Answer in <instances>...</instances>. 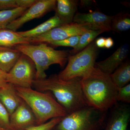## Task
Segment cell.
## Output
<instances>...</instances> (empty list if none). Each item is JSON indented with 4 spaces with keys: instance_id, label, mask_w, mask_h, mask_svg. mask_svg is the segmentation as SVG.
<instances>
[{
    "instance_id": "7a4b0ae2",
    "label": "cell",
    "mask_w": 130,
    "mask_h": 130,
    "mask_svg": "<svg viewBox=\"0 0 130 130\" xmlns=\"http://www.w3.org/2000/svg\"><path fill=\"white\" fill-rule=\"evenodd\" d=\"M81 84L87 105L104 111H108L116 104L118 88L110 75L94 67L82 78Z\"/></svg>"
},
{
    "instance_id": "d6a6232c",
    "label": "cell",
    "mask_w": 130,
    "mask_h": 130,
    "mask_svg": "<svg viewBox=\"0 0 130 130\" xmlns=\"http://www.w3.org/2000/svg\"><path fill=\"white\" fill-rule=\"evenodd\" d=\"M0 130H8L6 129H5V128H2V127L0 126Z\"/></svg>"
},
{
    "instance_id": "8fae6325",
    "label": "cell",
    "mask_w": 130,
    "mask_h": 130,
    "mask_svg": "<svg viewBox=\"0 0 130 130\" xmlns=\"http://www.w3.org/2000/svg\"><path fill=\"white\" fill-rule=\"evenodd\" d=\"M130 119L129 105L118 102L110 108L105 130H127Z\"/></svg>"
},
{
    "instance_id": "8992f818",
    "label": "cell",
    "mask_w": 130,
    "mask_h": 130,
    "mask_svg": "<svg viewBox=\"0 0 130 130\" xmlns=\"http://www.w3.org/2000/svg\"><path fill=\"white\" fill-rule=\"evenodd\" d=\"M98 48L93 41L82 51L70 55L64 69L57 74L59 78L68 80L74 78H83L94 67Z\"/></svg>"
},
{
    "instance_id": "f546056e",
    "label": "cell",
    "mask_w": 130,
    "mask_h": 130,
    "mask_svg": "<svg viewBox=\"0 0 130 130\" xmlns=\"http://www.w3.org/2000/svg\"><path fill=\"white\" fill-rule=\"evenodd\" d=\"M106 38L105 37H101L97 38L95 40V44L98 48H105Z\"/></svg>"
},
{
    "instance_id": "83f0119b",
    "label": "cell",
    "mask_w": 130,
    "mask_h": 130,
    "mask_svg": "<svg viewBox=\"0 0 130 130\" xmlns=\"http://www.w3.org/2000/svg\"><path fill=\"white\" fill-rule=\"evenodd\" d=\"M37 0H16L18 7L28 9L37 2Z\"/></svg>"
},
{
    "instance_id": "603a6c76",
    "label": "cell",
    "mask_w": 130,
    "mask_h": 130,
    "mask_svg": "<svg viewBox=\"0 0 130 130\" xmlns=\"http://www.w3.org/2000/svg\"><path fill=\"white\" fill-rule=\"evenodd\" d=\"M80 37V36H73L64 40L53 42L49 44L53 47H71L74 48L78 43Z\"/></svg>"
},
{
    "instance_id": "1f68e13d",
    "label": "cell",
    "mask_w": 130,
    "mask_h": 130,
    "mask_svg": "<svg viewBox=\"0 0 130 130\" xmlns=\"http://www.w3.org/2000/svg\"><path fill=\"white\" fill-rule=\"evenodd\" d=\"M81 5L82 6H88L91 4L93 1H81Z\"/></svg>"
},
{
    "instance_id": "836d02e7",
    "label": "cell",
    "mask_w": 130,
    "mask_h": 130,
    "mask_svg": "<svg viewBox=\"0 0 130 130\" xmlns=\"http://www.w3.org/2000/svg\"></svg>"
},
{
    "instance_id": "d4e9b609",
    "label": "cell",
    "mask_w": 130,
    "mask_h": 130,
    "mask_svg": "<svg viewBox=\"0 0 130 130\" xmlns=\"http://www.w3.org/2000/svg\"><path fill=\"white\" fill-rule=\"evenodd\" d=\"M0 126L10 130V115L7 109L0 101Z\"/></svg>"
},
{
    "instance_id": "484cf974",
    "label": "cell",
    "mask_w": 130,
    "mask_h": 130,
    "mask_svg": "<svg viewBox=\"0 0 130 130\" xmlns=\"http://www.w3.org/2000/svg\"><path fill=\"white\" fill-rule=\"evenodd\" d=\"M62 118L51 119L47 122L31 127L25 130H52L60 121Z\"/></svg>"
},
{
    "instance_id": "44dd1931",
    "label": "cell",
    "mask_w": 130,
    "mask_h": 130,
    "mask_svg": "<svg viewBox=\"0 0 130 130\" xmlns=\"http://www.w3.org/2000/svg\"><path fill=\"white\" fill-rule=\"evenodd\" d=\"M27 9L18 7L0 11V30L7 28L9 24L22 15Z\"/></svg>"
},
{
    "instance_id": "5b68a950",
    "label": "cell",
    "mask_w": 130,
    "mask_h": 130,
    "mask_svg": "<svg viewBox=\"0 0 130 130\" xmlns=\"http://www.w3.org/2000/svg\"><path fill=\"white\" fill-rule=\"evenodd\" d=\"M107 112L87 105L63 117L54 128L55 130H100L105 127Z\"/></svg>"
},
{
    "instance_id": "cb8c5ba5",
    "label": "cell",
    "mask_w": 130,
    "mask_h": 130,
    "mask_svg": "<svg viewBox=\"0 0 130 130\" xmlns=\"http://www.w3.org/2000/svg\"><path fill=\"white\" fill-rule=\"evenodd\" d=\"M117 100L118 102L128 104L130 103V84L118 88Z\"/></svg>"
},
{
    "instance_id": "9c48e42d",
    "label": "cell",
    "mask_w": 130,
    "mask_h": 130,
    "mask_svg": "<svg viewBox=\"0 0 130 130\" xmlns=\"http://www.w3.org/2000/svg\"><path fill=\"white\" fill-rule=\"evenodd\" d=\"M56 5V0H37L22 15L9 24L7 28L16 31L26 23L55 10Z\"/></svg>"
},
{
    "instance_id": "3957f363",
    "label": "cell",
    "mask_w": 130,
    "mask_h": 130,
    "mask_svg": "<svg viewBox=\"0 0 130 130\" xmlns=\"http://www.w3.org/2000/svg\"><path fill=\"white\" fill-rule=\"evenodd\" d=\"M14 87L18 95L33 112L37 125L44 124L50 119L63 118L67 114L50 92L38 91L31 88Z\"/></svg>"
},
{
    "instance_id": "277c9868",
    "label": "cell",
    "mask_w": 130,
    "mask_h": 130,
    "mask_svg": "<svg viewBox=\"0 0 130 130\" xmlns=\"http://www.w3.org/2000/svg\"><path fill=\"white\" fill-rule=\"evenodd\" d=\"M14 48L33 61L36 67V79L46 78L45 71L51 65L58 64L63 67L70 55L68 51L56 50L45 43L19 44Z\"/></svg>"
},
{
    "instance_id": "ffe728a7",
    "label": "cell",
    "mask_w": 130,
    "mask_h": 130,
    "mask_svg": "<svg viewBox=\"0 0 130 130\" xmlns=\"http://www.w3.org/2000/svg\"><path fill=\"white\" fill-rule=\"evenodd\" d=\"M111 30L121 32L129 29L130 15L127 13H120L113 16L111 25Z\"/></svg>"
},
{
    "instance_id": "f1b7e54d",
    "label": "cell",
    "mask_w": 130,
    "mask_h": 130,
    "mask_svg": "<svg viewBox=\"0 0 130 130\" xmlns=\"http://www.w3.org/2000/svg\"><path fill=\"white\" fill-rule=\"evenodd\" d=\"M8 77V73L4 72L0 70V88L4 87L8 83L7 81Z\"/></svg>"
},
{
    "instance_id": "5bb4252c",
    "label": "cell",
    "mask_w": 130,
    "mask_h": 130,
    "mask_svg": "<svg viewBox=\"0 0 130 130\" xmlns=\"http://www.w3.org/2000/svg\"><path fill=\"white\" fill-rule=\"evenodd\" d=\"M78 1L75 0H57L55 10L56 15L62 24L73 22L76 13Z\"/></svg>"
},
{
    "instance_id": "4fadbf2b",
    "label": "cell",
    "mask_w": 130,
    "mask_h": 130,
    "mask_svg": "<svg viewBox=\"0 0 130 130\" xmlns=\"http://www.w3.org/2000/svg\"><path fill=\"white\" fill-rule=\"evenodd\" d=\"M129 49V44H123L105 60L95 62V67L105 73L111 74L123 63L128 56Z\"/></svg>"
},
{
    "instance_id": "7402d4cb",
    "label": "cell",
    "mask_w": 130,
    "mask_h": 130,
    "mask_svg": "<svg viewBox=\"0 0 130 130\" xmlns=\"http://www.w3.org/2000/svg\"><path fill=\"white\" fill-rule=\"evenodd\" d=\"M100 31H96L89 30L81 36L77 44L73 49L70 51V54L74 55L79 51H82L89 44L94 41L97 36L103 33Z\"/></svg>"
},
{
    "instance_id": "6da1fadb",
    "label": "cell",
    "mask_w": 130,
    "mask_h": 130,
    "mask_svg": "<svg viewBox=\"0 0 130 130\" xmlns=\"http://www.w3.org/2000/svg\"><path fill=\"white\" fill-rule=\"evenodd\" d=\"M81 79L64 80L55 74L48 78L34 79L32 87L38 91L52 92L68 114L88 105L82 90Z\"/></svg>"
},
{
    "instance_id": "e0dca14e",
    "label": "cell",
    "mask_w": 130,
    "mask_h": 130,
    "mask_svg": "<svg viewBox=\"0 0 130 130\" xmlns=\"http://www.w3.org/2000/svg\"><path fill=\"white\" fill-rule=\"evenodd\" d=\"M21 54L14 48L0 46V70L4 72H9Z\"/></svg>"
},
{
    "instance_id": "7c38bea8",
    "label": "cell",
    "mask_w": 130,
    "mask_h": 130,
    "mask_svg": "<svg viewBox=\"0 0 130 130\" xmlns=\"http://www.w3.org/2000/svg\"><path fill=\"white\" fill-rule=\"evenodd\" d=\"M37 125L35 115L30 108L22 100L10 116V130H25Z\"/></svg>"
},
{
    "instance_id": "4316f807",
    "label": "cell",
    "mask_w": 130,
    "mask_h": 130,
    "mask_svg": "<svg viewBox=\"0 0 130 130\" xmlns=\"http://www.w3.org/2000/svg\"><path fill=\"white\" fill-rule=\"evenodd\" d=\"M18 7L16 0H0V11Z\"/></svg>"
},
{
    "instance_id": "2e32d148",
    "label": "cell",
    "mask_w": 130,
    "mask_h": 130,
    "mask_svg": "<svg viewBox=\"0 0 130 130\" xmlns=\"http://www.w3.org/2000/svg\"><path fill=\"white\" fill-rule=\"evenodd\" d=\"M25 44H30V38L24 37L18 32L7 28L0 30V46L14 48Z\"/></svg>"
},
{
    "instance_id": "30bf717a",
    "label": "cell",
    "mask_w": 130,
    "mask_h": 130,
    "mask_svg": "<svg viewBox=\"0 0 130 130\" xmlns=\"http://www.w3.org/2000/svg\"><path fill=\"white\" fill-rule=\"evenodd\" d=\"M113 16H108L98 11L87 13H77L73 22L84 26L89 30L103 32L111 30Z\"/></svg>"
},
{
    "instance_id": "4dcf8cb0",
    "label": "cell",
    "mask_w": 130,
    "mask_h": 130,
    "mask_svg": "<svg viewBox=\"0 0 130 130\" xmlns=\"http://www.w3.org/2000/svg\"><path fill=\"white\" fill-rule=\"evenodd\" d=\"M114 44L113 40L111 37H108L106 38L105 48L107 49L111 48Z\"/></svg>"
},
{
    "instance_id": "ba28073f",
    "label": "cell",
    "mask_w": 130,
    "mask_h": 130,
    "mask_svg": "<svg viewBox=\"0 0 130 130\" xmlns=\"http://www.w3.org/2000/svg\"><path fill=\"white\" fill-rule=\"evenodd\" d=\"M89 30L84 26L72 22L61 25L43 35L30 38V44H50L53 42L64 40L73 36H81Z\"/></svg>"
},
{
    "instance_id": "ac0fdd59",
    "label": "cell",
    "mask_w": 130,
    "mask_h": 130,
    "mask_svg": "<svg viewBox=\"0 0 130 130\" xmlns=\"http://www.w3.org/2000/svg\"><path fill=\"white\" fill-rule=\"evenodd\" d=\"M62 24L60 20L55 15L36 27L25 31H19L18 33L24 37L32 38L43 35L53 28Z\"/></svg>"
},
{
    "instance_id": "52a82bcc",
    "label": "cell",
    "mask_w": 130,
    "mask_h": 130,
    "mask_svg": "<svg viewBox=\"0 0 130 130\" xmlns=\"http://www.w3.org/2000/svg\"><path fill=\"white\" fill-rule=\"evenodd\" d=\"M36 72L35 64L32 60L21 54L13 67L8 73V83L17 87L31 88Z\"/></svg>"
},
{
    "instance_id": "9a60e30c",
    "label": "cell",
    "mask_w": 130,
    "mask_h": 130,
    "mask_svg": "<svg viewBox=\"0 0 130 130\" xmlns=\"http://www.w3.org/2000/svg\"><path fill=\"white\" fill-rule=\"evenodd\" d=\"M22 100L18 95L14 86L11 84L8 83L0 88V101L7 109L10 116Z\"/></svg>"
},
{
    "instance_id": "d6986e66",
    "label": "cell",
    "mask_w": 130,
    "mask_h": 130,
    "mask_svg": "<svg viewBox=\"0 0 130 130\" xmlns=\"http://www.w3.org/2000/svg\"><path fill=\"white\" fill-rule=\"evenodd\" d=\"M113 83L118 88L125 86L130 81V63L127 60L110 74Z\"/></svg>"
}]
</instances>
